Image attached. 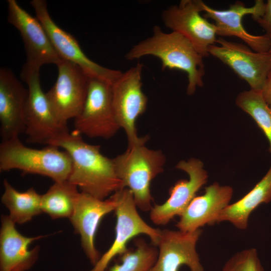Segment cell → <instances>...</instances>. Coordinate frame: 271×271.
Wrapping results in <instances>:
<instances>
[{"label":"cell","mask_w":271,"mask_h":271,"mask_svg":"<svg viewBox=\"0 0 271 271\" xmlns=\"http://www.w3.org/2000/svg\"><path fill=\"white\" fill-rule=\"evenodd\" d=\"M116 207L112 195L107 199L101 200L80 192L69 218L75 232L80 235L83 249L93 266L101 257L95 245L97 228L102 218L114 211Z\"/></svg>","instance_id":"cell-17"},{"label":"cell","mask_w":271,"mask_h":271,"mask_svg":"<svg viewBox=\"0 0 271 271\" xmlns=\"http://www.w3.org/2000/svg\"><path fill=\"white\" fill-rule=\"evenodd\" d=\"M255 21L265 32V35L271 39V0L265 3L264 13L262 16Z\"/></svg>","instance_id":"cell-27"},{"label":"cell","mask_w":271,"mask_h":271,"mask_svg":"<svg viewBox=\"0 0 271 271\" xmlns=\"http://www.w3.org/2000/svg\"><path fill=\"white\" fill-rule=\"evenodd\" d=\"M261 93L265 101L271 109V72L267 78Z\"/></svg>","instance_id":"cell-28"},{"label":"cell","mask_w":271,"mask_h":271,"mask_svg":"<svg viewBox=\"0 0 271 271\" xmlns=\"http://www.w3.org/2000/svg\"><path fill=\"white\" fill-rule=\"evenodd\" d=\"M199 159L181 161L176 168L186 172L188 180H179L169 191V198L162 204H155L150 210L151 221L158 225H165L175 216H180L197 192L206 183L208 174Z\"/></svg>","instance_id":"cell-15"},{"label":"cell","mask_w":271,"mask_h":271,"mask_svg":"<svg viewBox=\"0 0 271 271\" xmlns=\"http://www.w3.org/2000/svg\"><path fill=\"white\" fill-rule=\"evenodd\" d=\"M30 3L35 10L36 18L43 26L62 59L78 65L90 78L100 79L112 84L122 72L105 68L87 57L76 39L53 21L45 1L33 0Z\"/></svg>","instance_id":"cell-13"},{"label":"cell","mask_w":271,"mask_h":271,"mask_svg":"<svg viewBox=\"0 0 271 271\" xmlns=\"http://www.w3.org/2000/svg\"><path fill=\"white\" fill-rule=\"evenodd\" d=\"M17 169L25 174L48 177L54 182L67 180L72 169L69 154L54 146L42 149L25 146L19 137L0 144V171Z\"/></svg>","instance_id":"cell-3"},{"label":"cell","mask_w":271,"mask_h":271,"mask_svg":"<svg viewBox=\"0 0 271 271\" xmlns=\"http://www.w3.org/2000/svg\"><path fill=\"white\" fill-rule=\"evenodd\" d=\"M117 176L123 188L132 192L137 207L150 211L152 181L164 171L166 158L160 150L149 149L145 143L128 147L127 150L112 159Z\"/></svg>","instance_id":"cell-4"},{"label":"cell","mask_w":271,"mask_h":271,"mask_svg":"<svg viewBox=\"0 0 271 271\" xmlns=\"http://www.w3.org/2000/svg\"><path fill=\"white\" fill-rule=\"evenodd\" d=\"M57 66L56 81L46 94L56 116L67 124L69 120L75 119L81 112L90 77L72 62L63 59Z\"/></svg>","instance_id":"cell-10"},{"label":"cell","mask_w":271,"mask_h":271,"mask_svg":"<svg viewBox=\"0 0 271 271\" xmlns=\"http://www.w3.org/2000/svg\"><path fill=\"white\" fill-rule=\"evenodd\" d=\"M203 1L182 0L162 13L165 26L186 38L203 57L209 55L208 48L216 42V28L201 15Z\"/></svg>","instance_id":"cell-12"},{"label":"cell","mask_w":271,"mask_h":271,"mask_svg":"<svg viewBox=\"0 0 271 271\" xmlns=\"http://www.w3.org/2000/svg\"><path fill=\"white\" fill-rule=\"evenodd\" d=\"M235 102L248 113L262 130L269 143L271 153V109L265 101L261 91L250 89L238 95Z\"/></svg>","instance_id":"cell-25"},{"label":"cell","mask_w":271,"mask_h":271,"mask_svg":"<svg viewBox=\"0 0 271 271\" xmlns=\"http://www.w3.org/2000/svg\"><path fill=\"white\" fill-rule=\"evenodd\" d=\"M3 184L4 192L1 201L9 210V217L15 223H25L42 212V195L38 194L34 188L20 192L6 179L4 180Z\"/></svg>","instance_id":"cell-22"},{"label":"cell","mask_w":271,"mask_h":271,"mask_svg":"<svg viewBox=\"0 0 271 271\" xmlns=\"http://www.w3.org/2000/svg\"><path fill=\"white\" fill-rule=\"evenodd\" d=\"M202 233L201 229L192 232L161 230L158 255L150 271H178L182 265L190 271H204L196 250Z\"/></svg>","instance_id":"cell-16"},{"label":"cell","mask_w":271,"mask_h":271,"mask_svg":"<svg viewBox=\"0 0 271 271\" xmlns=\"http://www.w3.org/2000/svg\"><path fill=\"white\" fill-rule=\"evenodd\" d=\"M79 193L78 187L68 180L54 182L47 192L42 195V212L53 219L69 218Z\"/></svg>","instance_id":"cell-23"},{"label":"cell","mask_w":271,"mask_h":271,"mask_svg":"<svg viewBox=\"0 0 271 271\" xmlns=\"http://www.w3.org/2000/svg\"><path fill=\"white\" fill-rule=\"evenodd\" d=\"M208 48V54L228 66L250 89L261 91L271 72V52H255L242 44L217 39Z\"/></svg>","instance_id":"cell-11"},{"label":"cell","mask_w":271,"mask_h":271,"mask_svg":"<svg viewBox=\"0 0 271 271\" xmlns=\"http://www.w3.org/2000/svg\"><path fill=\"white\" fill-rule=\"evenodd\" d=\"M112 195L116 202L115 238L109 249L89 271H106L110 261L116 256L124 253L127 250L128 242L138 235H147L155 246L160 240L161 230L151 227L142 218L130 190L121 189Z\"/></svg>","instance_id":"cell-7"},{"label":"cell","mask_w":271,"mask_h":271,"mask_svg":"<svg viewBox=\"0 0 271 271\" xmlns=\"http://www.w3.org/2000/svg\"><path fill=\"white\" fill-rule=\"evenodd\" d=\"M51 146L62 148L70 155L72 169L68 180L81 192L104 200L123 189L112 159L101 153L99 146L86 143L81 134L69 132Z\"/></svg>","instance_id":"cell-1"},{"label":"cell","mask_w":271,"mask_h":271,"mask_svg":"<svg viewBox=\"0 0 271 271\" xmlns=\"http://www.w3.org/2000/svg\"><path fill=\"white\" fill-rule=\"evenodd\" d=\"M149 55L160 59L162 70L175 69L185 72L188 78V95H192L198 87L203 86L204 57L181 34L173 31L165 33L159 26H155L152 35L132 46L125 58L133 60Z\"/></svg>","instance_id":"cell-2"},{"label":"cell","mask_w":271,"mask_h":271,"mask_svg":"<svg viewBox=\"0 0 271 271\" xmlns=\"http://www.w3.org/2000/svg\"><path fill=\"white\" fill-rule=\"evenodd\" d=\"M271 201V166L265 176L241 199L229 204L219 214L216 223L228 221L239 229L248 226L251 212L263 203Z\"/></svg>","instance_id":"cell-21"},{"label":"cell","mask_w":271,"mask_h":271,"mask_svg":"<svg viewBox=\"0 0 271 271\" xmlns=\"http://www.w3.org/2000/svg\"><path fill=\"white\" fill-rule=\"evenodd\" d=\"M265 3L256 0L253 6H245L244 3L237 1L228 9L217 10L202 3L203 16L212 20L216 28V34L221 37L235 36L240 39L252 50L257 52L269 51L271 39L266 35H254L249 33L242 24L243 17L250 15L255 21L261 17L264 11Z\"/></svg>","instance_id":"cell-14"},{"label":"cell","mask_w":271,"mask_h":271,"mask_svg":"<svg viewBox=\"0 0 271 271\" xmlns=\"http://www.w3.org/2000/svg\"><path fill=\"white\" fill-rule=\"evenodd\" d=\"M143 64L137 63L120 76L111 85L112 102L116 120L124 129L128 147L146 143L148 136H138L136 125L138 117L147 107L148 98L142 89Z\"/></svg>","instance_id":"cell-5"},{"label":"cell","mask_w":271,"mask_h":271,"mask_svg":"<svg viewBox=\"0 0 271 271\" xmlns=\"http://www.w3.org/2000/svg\"><path fill=\"white\" fill-rule=\"evenodd\" d=\"M269 51L271 52V47H270V48Z\"/></svg>","instance_id":"cell-29"},{"label":"cell","mask_w":271,"mask_h":271,"mask_svg":"<svg viewBox=\"0 0 271 271\" xmlns=\"http://www.w3.org/2000/svg\"><path fill=\"white\" fill-rule=\"evenodd\" d=\"M21 77L28 85L25 132L27 141L52 145L69 132L67 124L61 122L54 113L42 89L39 71L21 72Z\"/></svg>","instance_id":"cell-6"},{"label":"cell","mask_w":271,"mask_h":271,"mask_svg":"<svg viewBox=\"0 0 271 271\" xmlns=\"http://www.w3.org/2000/svg\"><path fill=\"white\" fill-rule=\"evenodd\" d=\"M74 124V131L89 138L108 139L115 135L120 127L113 111L111 84L89 78L84 106Z\"/></svg>","instance_id":"cell-8"},{"label":"cell","mask_w":271,"mask_h":271,"mask_svg":"<svg viewBox=\"0 0 271 271\" xmlns=\"http://www.w3.org/2000/svg\"><path fill=\"white\" fill-rule=\"evenodd\" d=\"M233 188L215 182L205 188L204 193L195 196L176 224L179 230L192 232L205 225H213L220 212L229 204Z\"/></svg>","instance_id":"cell-19"},{"label":"cell","mask_w":271,"mask_h":271,"mask_svg":"<svg viewBox=\"0 0 271 271\" xmlns=\"http://www.w3.org/2000/svg\"><path fill=\"white\" fill-rule=\"evenodd\" d=\"M135 247L127 250L121 256L120 262L114 264L108 271H150L156 262L158 250L148 244L144 239L135 240Z\"/></svg>","instance_id":"cell-24"},{"label":"cell","mask_w":271,"mask_h":271,"mask_svg":"<svg viewBox=\"0 0 271 271\" xmlns=\"http://www.w3.org/2000/svg\"><path fill=\"white\" fill-rule=\"evenodd\" d=\"M15 223L9 215L1 217L0 230V271H26L38 257L37 246L29 250L34 241L43 236L27 237L16 229Z\"/></svg>","instance_id":"cell-20"},{"label":"cell","mask_w":271,"mask_h":271,"mask_svg":"<svg viewBox=\"0 0 271 271\" xmlns=\"http://www.w3.org/2000/svg\"><path fill=\"white\" fill-rule=\"evenodd\" d=\"M221 271H264L254 248L239 251L230 257L225 263Z\"/></svg>","instance_id":"cell-26"},{"label":"cell","mask_w":271,"mask_h":271,"mask_svg":"<svg viewBox=\"0 0 271 271\" xmlns=\"http://www.w3.org/2000/svg\"><path fill=\"white\" fill-rule=\"evenodd\" d=\"M7 3L8 21L20 32L25 45L27 59L21 72L39 71L43 65L60 63L63 59L38 19L21 8L16 0H8Z\"/></svg>","instance_id":"cell-9"},{"label":"cell","mask_w":271,"mask_h":271,"mask_svg":"<svg viewBox=\"0 0 271 271\" xmlns=\"http://www.w3.org/2000/svg\"><path fill=\"white\" fill-rule=\"evenodd\" d=\"M28 96L26 89L11 70L0 69V132L2 141L25 132Z\"/></svg>","instance_id":"cell-18"}]
</instances>
